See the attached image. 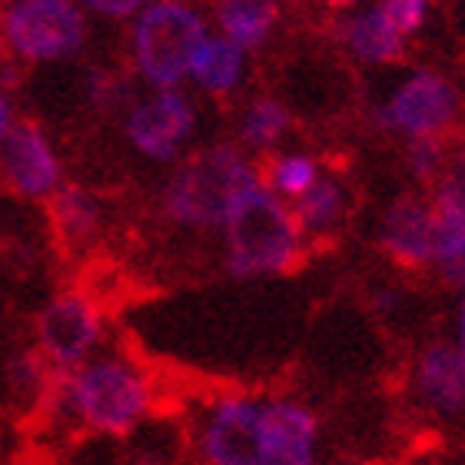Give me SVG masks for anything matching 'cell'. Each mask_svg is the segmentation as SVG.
Masks as SVG:
<instances>
[{
	"label": "cell",
	"instance_id": "obj_15",
	"mask_svg": "<svg viewBox=\"0 0 465 465\" xmlns=\"http://www.w3.org/2000/svg\"><path fill=\"white\" fill-rule=\"evenodd\" d=\"M342 40L366 64H399L406 57V37L392 27V20L382 14V7H372L349 20L342 27Z\"/></svg>",
	"mask_w": 465,
	"mask_h": 465
},
{
	"label": "cell",
	"instance_id": "obj_7",
	"mask_svg": "<svg viewBox=\"0 0 465 465\" xmlns=\"http://www.w3.org/2000/svg\"><path fill=\"white\" fill-rule=\"evenodd\" d=\"M107 336L100 302L84 290H60L34 312V349L57 372H70L97 356Z\"/></svg>",
	"mask_w": 465,
	"mask_h": 465
},
{
	"label": "cell",
	"instance_id": "obj_26",
	"mask_svg": "<svg viewBox=\"0 0 465 465\" xmlns=\"http://www.w3.org/2000/svg\"><path fill=\"white\" fill-rule=\"evenodd\" d=\"M94 14L100 17H110V20H124V17H134L136 10H143L150 0H84Z\"/></svg>",
	"mask_w": 465,
	"mask_h": 465
},
{
	"label": "cell",
	"instance_id": "obj_8",
	"mask_svg": "<svg viewBox=\"0 0 465 465\" xmlns=\"http://www.w3.org/2000/svg\"><path fill=\"white\" fill-rule=\"evenodd\" d=\"M64 180V160L37 120H20L0 143V190L24 203H47Z\"/></svg>",
	"mask_w": 465,
	"mask_h": 465
},
{
	"label": "cell",
	"instance_id": "obj_24",
	"mask_svg": "<svg viewBox=\"0 0 465 465\" xmlns=\"http://www.w3.org/2000/svg\"><path fill=\"white\" fill-rule=\"evenodd\" d=\"M382 14L392 20V27L406 37V34H416L422 24H426V7L429 0H382L379 4Z\"/></svg>",
	"mask_w": 465,
	"mask_h": 465
},
{
	"label": "cell",
	"instance_id": "obj_16",
	"mask_svg": "<svg viewBox=\"0 0 465 465\" xmlns=\"http://www.w3.org/2000/svg\"><path fill=\"white\" fill-rule=\"evenodd\" d=\"M242 67H246V50L236 47L226 37H206L196 50L193 64H190V77L196 87H203L213 97H226L240 87Z\"/></svg>",
	"mask_w": 465,
	"mask_h": 465
},
{
	"label": "cell",
	"instance_id": "obj_22",
	"mask_svg": "<svg viewBox=\"0 0 465 465\" xmlns=\"http://www.w3.org/2000/svg\"><path fill=\"white\" fill-rule=\"evenodd\" d=\"M432 203L442 216L465 220V143L446 150V163L432 183Z\"/></svg>",
	"mask_w": 465,
	"mask_h": 465
},
{
	"label": "cell",
	"instance_id": "obj_28",
	"mask_svg": "<svg viewBox=\"0 0 465 465\" xmlns=\"http://www.w3.org/2000/svg\"><path fill=\"white\" fill-rule=\"evenodd\" d=\"M396 302H399V296L392 290H382V292H376V296H372V306H376V312L396 310Z\"/></svg>",
	"mask_w": 465,
	"mask_h": 465
},
{
	"label": "cell",
	"instance_id": "obj_27",
	"mask_svg": "<svg viewBox=\"0 0 465 465\" xmlns=\"http://www.w3.org/2000/svg\"><path fill=\"white\" fill-rule=\"evenodd\" d=\"M14 124H17V107H14V97L7 94V87L0 84V143H4V136L10 134Z\"/></svg>",
	"mask_w": 465,
	"mask_h": 465
},
{
	"label": "cell",
	"instance_id": "obj_13",
	"mask_svg": "<svg viewBox=\"0 0 465 465\" xmlns=\"http://www.w3.org/2000/svg\"><path fill=\"white\" fill-rule=\"evenodd\" d=\"M47 223L67 250H87L107 226V206L87 186L64 183L47 200Z\"/></svg>",
	"mask_w": 465,
	"mask_h": 465
},
{
	"label": "cell",
	"instance_id": "obj_19",
	"mask_svg": "<svg viewBox=\"0 0 465 465\" xmlns=\"http://www.w3.org/2000/svg\"><path fill=\"white\" fill-rule=\"evenodd\" d=\"M290 110L282 107L280 100L272 97H262L256 104H250V110L242 114V124H240V136L242 143L250 146V150H272V146L280 143L282 134L290 130Z\"/></svg>",
	"mask_w": 465,
	"mask_h": 465
},
{
	"label": "cell",
	"instance_id": "obj_9",
	"mask_svg": "<svg viewBox=\"0 0 465 465\" xmlns=\"http://www.w3.org/2000/svg\"><path fill=\"white\" fill-rule=\"evenodd\" d=\"M196 130L193 104L176 87L156 90L136 100L124 116V136L136 153L153 163H173L183 156V146Z\"/></svg>",
	"mask_w": 465,
	"mask_h": 465
},
{
	"label": "cell",
	"instance_id": "obj_14",
	"mask_svg": "<svg viewBox=\"0 0 465 465\" xmlns=\"http://www.w3.org/2000/svg\"><path fill=\"white\" fill-rule=\"evenodd\" d=\"M57 382H60V372L50 366L34 346L17 349V352L4 362V386H7L10 399H14L20 409H27V412L54 406Z\"/></svg>",
	"mask_w": 465,
	"mask_h": 465
},
{
	"label": "cell",
	"instance_id": "obj_12",
	"mask_svg": "<svg viewBox=\"0 0 465 465\" xmlns=\"http://www.w3.org/2000/svg\"><path fill=\"white\" fill-rule=\"evenodd\" d=\"M412 392L436 416L465 412V352L459 342H429L412 362Z\"/></svg>",
	"mask_w": 465,
	"mask_h": 465
},
{
	"label": "cell",
	"instance_id": "obj_32",
	"mask_svg": "<svg viewBox=\"0 0 465 465\" xmlns=\"http://www.w3.org/2000/svg\"><path fill=\"white\" fill-rule=\"evenodd\" d=\"M330 4H336V7H346V4H352V0H330Z\"/></svg>",
	"mask_w": 465,
	"mask_h": 465
},
{
	"label": "cell",
	"instance_id": "obj_18",
	"mask_svg": "<svg viewBox=\"0 0 465 465\" xmlns=\"http://www.w3.org/2000/svg\"><path fill=\"white\" fill-rule=\"evenodd\" d=\"M346 190L336 176H322L306 190L302 196H296V220H300L306 236H330L346 216Z\"/></svg>",
	"mask_w": 465,
	"mask_h": 465
},
{
	"label": "cell",
	"instance_id": "obj_4",
	"mask_svg": "<svg viewBox=\"0 0 465 465\" xmlns=\"http://www.w3.org/2000/svg\"><path fill=\"white\" fill-rule=\"evenodd\" d=\"M306 260L300 220L266 183L250 186L223 223V270L232 280L282 276Z\"/></svg>",
	"mask_w": 465,
	"mask_h": 465
},
{
	"label": "cell",
	"instance_id": "obj_23",
	"mask_svg": "<svg viewBox=\"0 0 465 465\" xmlns=\"http://www.w3.org/2000/svg\"><path fill=\"white\" fill-rule=\"evenodd\" d=\"M446 163V146L439 136H416L406 146V166L419 183H436L439 170Z\"/></svg>",
	"mask_w": 465,
	"mask_h": 465
},
{
	"label": "cell",
	"instance_id": "obj_20",
	"mask_svg": "<svg viewBox=\"0 0 465 465\" xmlns=\"http://www.w3.org/2000/svg\"><path fill=\"white\" fill-rule=\"evenodd\" d=\"M262 180L280 200H296L320 180V163L306 153H280L266 163Z\"/></svg>",
	"mask_w": 465,
	"mask_h": 465
},
{
	"label": "cell",
	"instance_id": "obj_30",
	"mask_svg": "<svg viewBox=\"0 0 465 465\" xmlns=\"http://www.w3.org/2000/svg\"><path fill=\"white\" fill-rule=\"evenodd\" d=\"M7 44H4V27H0V70H4V64H7Z\"/></svg>",
	"mask_w": 465,
	"mask_h": 465
},
{
	"label": "cell",
	"instance_id": "obj_5",
	"mask_svg": "<svg viewBox=\"0 0 465 465\" xmlns=\"http://www.w3.org/2000/svg\"><path fill=\"white\" fill-rule=\"evenodd\" d=\"M206 40V24L183 0H153L140 10L130 37L136 74L156 90L190 77L196 50Z\"/></svg>",
	"mask_w": 465,
	"mask_h": 465
},
{
	"label": "cell",
	"instance_id": "obj_10",
	"mask_svg": "<svg viewBox=\"0 0 465 465\" xmlns=\"http://www.w3.org/2000/svg\"><path fill=\"white\" fill-rule=\"evenodd\" d=\"M462 97L452 80L436 70H419L389 97L379 114V124L396 134L416 140V136H442L456 124Z\"/></svg>",
	"mask_w": 465,
	"mask_h": 465
},
{
	"label": "cell",
	"instance_id": "obj_29",
	"mask_svg": "<svg viewBox=\"0 0 465 465\" xmlns=\"http://www.w3.org/2000/svg\"><path fill=\"white\" fill-rule=\"evenodd\" d=\"M459 346L465 352V286H462V302H459Z\"/></svg>",
	"mask_w": 465,
	"mask_h": 465
},
{
	"label": "cell",
	"instance_id": "obj_31",
	"mask_svg": "<svg viewBox=\"0 0 465 465\" xmlns=\"http://www.w3.org/2000/svg\"><path fill=\"white\" fill-rule=\"evenodd\" d=\"M332 465H369V462H362V459H340V462H332Z\"/></svg>",
	"mask_w": 465,
	"mask_h": 465
},
{
	"label": "cell",
	"instance_id": "obj_11",
	"mask_svg": "<svg viewBox=\"0 0 465 465\" xmlns=\"http://www.w3.org/2000/svg\"><path fill=\"white\" fill-rule=\"evenodd\" d=\"M376 246L402 270H432L439 246V210L432 196L406 193L392 200L379 216Z\"/></svg>",
	"mask_w": 465,
	"mask_h": 465
},
{
	"label": "cell",
	"instance_id": "obj_17",
	"mask_svg": "<svg viewBox=\"0 0 465 465\" xmlns=\"http://www.w3.org/2000/svg\"><path fill=\"white\" fill-rule=\"evenodd\" d=\"M216 20L226 40H232L242 50H252L272 34L280 20V7L276 0H223L216 7Z\"/></svg>",
	"mask_w": 465,
	"mask_h": 465
},
{
	"label": "cell",
	"instance_id": "obj_21",
	"mask_svg": "<svg viewBox=\"0 0 465 465\" xmlns=\"http://www.w3.org/2000/svg\"><path fill=\"white\" fill-rule=\"evenodd\" d=\"M432 272L449 286H465V220L439 213V246Z\"/></svg>",
	"mask_w": 465,
	"mask_h": 465
},
{
	"label": "cell",
	"instance_id": "obj_3",
	"mask_svg": "<svg viewBox=\"0 0 465 465\" xmlns=\"http://www.w3.org/2000/svg\"><path fill=\"white\" fill-rule=\"evenodd\" d=\"M260 183L256 166L232 143H206L180 156L156 196V210L180 230H223L232 206Z\"/></svg>",
	"mask_w": 465,
	"mask_h": 465
},
{
	"label": "cell",
	"instance_id": "obj_2",
	"mask_svg": "<svg viewBox=\"0 0 465 465\" xmlns=\"http://www.w3.org/2000/svg\"><path fill=\"white\" fill-rule=\"evenodd\" d=\"M153 379L124 352H97L70 372H60L54 406L87 432L110 439L134 436L153 412Z\"/></svg>",
	"mask_w": 465,
	"mask_h": 465
},
{
	"label": "cell",
	"instance_id": "obj_1",
	"mask_svg": "<svg viewBox=\"0 0 465 465\" xmlns=\"http://www.w3.org/2000/svg\"><path fill=\"white\" fill-rule=\"evenodd\" d=\"M316 412L280 396L213 399L196 432L203 465H316Z\"/></svg>",
	"mask_w": 465,
	"mask_h": 465
},
{
	"label": "cell",
	"instance_id": "obj_6",
	"mask_svg": "<svg viewBox=\"0 0 465 465\" xmlns=\"http://www.w3.org/2000/svg\"><path fill=\"white\" fill-rule=\"evenodd\" d=\"M0 27L7 54L24 64H57L87 44V17L74 0H14Z\"/></svg>",
	"mask_w": 465,
	"mask_h": 465
},
{
	"label": "cell",
	"instance_id": "obj_25",
	"mask_svg": "<svg viewBox=\"0 0 465 465\" xmlns=\"http://www.w3.org/2000/svg\"><path fill=\"white\" fill-rule=\"evenodd\" d=\"M90 100H94L100 110H116L120 100H124L120 80L110 77V74H94V77H90Z\"/></svg>",
	"mask_w": 465,
	"mask_h": 465
}]
</instances>
